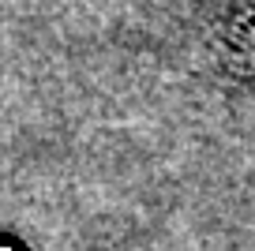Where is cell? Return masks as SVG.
<instances>
[{"instance_id": "6da1fadb", "label": "cell", "mask_w": 255, "mask_h": 251, "mask_svg": "<svg viewBox=\"0 0 255 251\" xmlns=\"http://www.w3.org/2000/svg\"><path fill=\"white\" fill-rule=\"evenodd\" d=\"M0 251H4V248H0Z\"/></svg>"}]
</instances>
